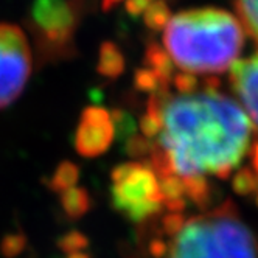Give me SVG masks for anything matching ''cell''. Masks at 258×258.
<instances>
[{"mask_svg":"<svg viewBox=\"0 0 258 258\" xmlns=\"http://www.w3.org/2000/svg\"><path fill=\"white\" fill-rule=\"evenodd\" d=\"M253 168L258 173V145L255 146V150H253Z\"/></svg>","mask_w":258,"mask_h":258,"instance_id":"obj_14","label":"cell"},{"mask_svg":"<svg viewBox=\"0 0 258 258\" xmlns=\"http://www.w3.org/2000/svg\"><path fill=\"white\" fill-rule=\"evenodd\" d=\"M239 22L258 45V0H235Z\"/></svg>","mask_w":258,"mask_h":258,"instance_id":"obj_10","label":"cell"},{"mask_svg":"<svg viewBox=\"0 0 258 258\" xmlns=\"http://www.w3.org/2000/svg\"><path fill=\"white\" fill-rule=\"evenodd\" d=\"M157 80L140 120L139 150L159 176L165 209L180 213L187 201L202 204L209 177L229 176L244 159L252 123L243 107L213 84L190 75Z\"/></svg>","mask_w":258,"mask_h":258,"instance_id":"obj_1","label":"cell"},{"mask_svg":"<svg viewBox=\"0 0 258 258\" xmlns=\"http://www.w3.org/2000/svg\"><path fill=\"white\" fill-rule=\"evenodd\" d=\"M77 182H78V168L73 163L67 162V163H62L61 167L56 170V173H54L53 188L59 193L69 187L77 185Z\"/></svg>","mask_w":258,"mask_h":258,"instance_id":"obj_11","label":"cell"},{"mask_svg":"<svg viewBox=\"0 0 258 258\" xmlns=\"http://www.w3.org/2000/svg\"><path fill=\"white\" fill-rule=\"evenodd\" d=\"M148 250L153 258H258V241L238 210L224 202L191 218L170 212Z\"/></svg>","mask_w":258,"mask_h":258,"instance_id":"obj_3","label":"cell"},{"mask_svg":"<svg viewBox=\"0 0 258 258\" xmlns=\"http://www.w3.org/2000/svg\"><path fill=\"white\" fill-rule=\"evenodd\" d=\"M162 42L165 58L187 75H215L236 62L244 28L224 10H187L165 21Z\"/></svg>","mask_w":258,"mask_h":258,"instance_id":"obj_2","label":"cell"},{"mask_svg":"<svg viewBox=\"0 0 258 258\" xmlns=\"http://www.w3.org/2000/svg\"><path fill=\"white\" fill-rule=\"evenodd\" d=\"M230 84L243 110L258 126V53L247 59L236 61L232 66Z\"/></svg>","mask_w":258,"mask_h":258,"instance_id":"obj_8","label":"cell"},{"mask_svg":"<svg viewBox=\"0 0 258 258\" xmlns=\"http://www.w3.org/2000/svg\"><path fill=\"white\" fill-rule=\"evenodd\" d=\"M59 196H61V204L66 213L72 218H78L89 210L90 198L87 191L78 185H73L59 191Z\"/></svg>","mask_w":258,"mask_h":258,"instance_id":"obj_9","label":"cell"},{"mask_svg":"<svg viewBox=\"0 0 258 258\" xmlns=\"http://www.w3.org/2000/svg\"><path fill=\"white\" fill-rule=\"evenodd\" d=\"M121 2H129V0H103V5H104V8H110L112 5H117Z\"/></svg>","mask_w":258,"mask_h":258,"instance_id":"obj_13","label":"cell"},{"mask_svg":"<svg viewBox=\"0 0 258 258\" xmlns=\"http://www.w3.org/2000/svg\"><path fill=\"white\" fill-rule=\"evenodd\" d=\"M110 201L131 223L143 224L165 209L159 176L150 163L127 162L110 174Z\"/></svg>","mask_w":258,"mask_h":258,"instance_id":"obj_4","label":"cell"},{"mask_svg":"<svg viewBox=\"0 0 258 258\" xmlns=\"http://www.w3.org/2000/svg\"><path fill=\"white\" fill-rule=\"evenodd\" d=\"M115 137V120L106 109L90 106L83 110L75 133V148L84 157L103 154Z\"/></svg>","mask_w":258,"mask_h":258,"instance_id":"obj_7","label":"cell"},{"mask_svg":"<svg viewBox=\"0 0 258 258\" xmlns=\"http://www.w3.org/2000/svg\"><path fill=\"white\" fill-rule=\"evenodd\" d=\"M33 67V54L25 31L13 24H0V109L24 92Z\"/></svg>","mask_w":258,"mask_h":258,"instance_id":"obj_6","label":"cell"},{"mask_svg":"<svg viewBox=\"0 0 258 258\" xmlns=\"http://www.w3.org/2000/svg\"><path fill=\"white\" fill-rule=\"evenodd\" d=\"M101 64H103V72L112 75V73H115L117 67H121V61L118 59V53L112 47L109 50V45H104V50L101 53Z\"/></svg>","mask_w":258,"mask_h":258,"instance_id":"obj_12","label":"cell"},{"mask_svg":"<svg viewBox=\"0 0 258 258\" xmlns=\"http://www.w3.org/2000/svg\"><path fill=\"white\" fill-rule=\"evenodd\" d=\"M78 22L77 0H34L30 7V31L44 59L66 58L72 51Z\"/></svg>","mask_w":258,"mask_h":258,"instance_id":"obj_5","label":"cell"}]
</instances>
